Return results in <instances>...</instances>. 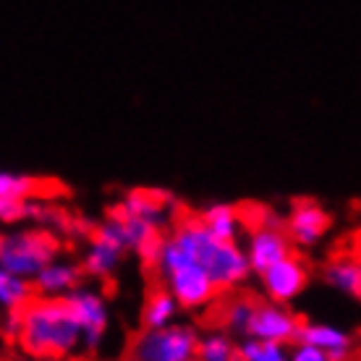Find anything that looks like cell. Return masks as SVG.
I'll return each mask as SVG.
<instances>
[{
  "label": "cell",
  "mask_w": 361,
  "mask_h": 361,
  "mask_svg": "<svg viewBox=\"0 0 361 361\" xmlns=\"http://www.w3.org/2000/svg\"><path fill=\"white\" fill-rule=\"evenodd\" d=\"M79 275H82V270L73 262L53 259V262H47L45 267L32 278V286H35V290L39 296L63 298L68 290H73L79 286Z\"/></svg>",
  "instance_id": "cell-13"
},
{
  "label": "cell",
  "mask_w": 361,
  "mask_h": 361,
  "mask_svg": "<svg viewBox=\"0 0 361 361\" xmlns=\"http://www.w3.org/2000/svg\"><path fill=\"white\" fill-rule=\"evenodd\" d=\"M288 361H330L325 351H319L317 345H309V343H298L293 351L288 353Z\"/></svg>",
  "instance_id": "cell-24"
},
{
  "label": "cell",
  "mask_w": 361,
  "mask_h": 361,
  "mask_svg": "<svg viewBox=\"0 0 361 361\" xmlns=\"http://www.w3.org/2000/svg\"><path fill=\"white\" fill-rule=\"evenodd\" d=\"M55 254H58V241L47 231H16L3 235L0 267L32 280L47 262H53Z\"/></svg>",
  "instance_id": "cell-4"
},
{
  "label": "cell",
  "mask_w": 361,
  "mask_h": 361,
  "mask_svg": "<svg viewBox=\"0 0 361 361\" xmlns=\"http://www.w3.org/2000/svg\"><path fill=\"white\" fill-rule=\"evenodd\" d=\"M325 280L333 286L335 290L341 293H348V296H359L361 290V267L353 257H335L333 262L327 264Z\"/></svg>",
  "instance_id": "cell-17"
},
{
  "label": "cell",
  "mask_w": 361,
  "mask_h": 361,
  "mask_svg": "<svg viewBox=\"0 0 361 361\" xmlns=\"http://www.w3.org/2000/svg\"><path fill=\"white\" fill-rule=\"evenodd\" d=\"M121 257H123V249L116 241H110L108 235L94 231L90 246H87V254H84V270L94 278H108L121 264Z\"/></svg>",
  "instance_id": "cell-14"
},
{
  "label": "cell",
  "mask_w": 361,
  "mask_h": 361,
  "mask_svg": "<svg viewBox=\"0 0 361 361\" xmlns=\"http://www.w3.org/2000/svg\"><path fill=\"white\" fill-rule=\"evenodd\" d=\"M252 309H254L252 298H235V301H231V304L226 307V312H223V319H226L228 330H233V333H246Z\"/></svg>",
  "instance_id": "cell-22"
},
{
  "label": "cell",
  "mask_w": 361,
  "mask_h": 361,
  "mask_svg": "<svg viewBox=\"0 0 361 361\" xmlns=\"http://www.w3.org/2000/svg\"><path fill=\"white\" fill-rule=\"evenodd\" d=\"M194 361H241L238 359V345L223 333H209L197 341Z\"/></svg>",
  "instance_id": "cell-19"
},
{
  "label": "cell",
  "mask_w": 361,
  "mask_h": 361,
  "mask_svg": "<svg viewBox=\"0 0 361 361\" xmlns=\"http://www.w3.org/2000/svg\"><path fill=\"white\" fill-rule=\"evenodd\" d=\"M298 343L317 345L319 351H325L330 361H348L353 351V338L341 327L327 325V322H312V325H298L296 333Z\"/></svg>",
  "instance_id": "cell-12"
},
{
  "label": "cell",
  "mask_w": 361,
  "mask_h": 361,
  "mask_svg": "<svg viewBox=\"0 0 361 361\" xmlns=\"http://www.w3.org/2000/svg\"><path fill=\"white\" fill-rule=\"evenodd\" d=\"M286 231H288L290 241H296L298 246H314L330 231V215L325 207H319L312 199L298 202L296 207L290 209Z\"/></svg>",
  "instance_id": "cell-11"
},
{
  "label": "cell",
  "mask_w": 361,
  "mask_h": 361,
  "mask_svg": "<svg viewBox=\"0 0 361 361\" xmlns=\"http://www.w3.org/2000/svg\"><path fill=\"white\" fill-rule=\"evenodd\" d=\"M246 262L249 270L262 272L270 264H275L278 259L288 257L290 252V238L288 233L278 226H254L249 244H246Z\"/></svg>",
  "instance_id": "cell-9"
},
{
  "label": "cell",
  "mask_w": 361,
  "mask_h": 361,
  "mask_svg": "<svg viewBox=\"0 0 361 361\" xmlns=\"http://www.w3.org/2000/svg\"><path fill=\"white\" fill-rule=\"evenodd\" d=\"M32 215V202L29 199H0V223H18Z\"/></svg>",
  "instance_id": "cell-23"
},
{
  "label": "cell",
  "mask_w": 361,
  "mask_h": 361,
  "mask_svg": "<svg viewBox=\"0 0 361 361\" xmlns=\"http://www.w3.org/2000/svg\"><path fill=\"white\" fill-rule=\"evenodd\" d=\"M178 226L186 233L194 262L207 272L217 290H231L249 278L252 270L246 262V254L235 241L217 238L215 233H209L199 217H183Z\"/></svg>",
  "instance_id": "cell-2"
},
{
  "label": "cell",
  "mask_w": 361,
  "mask_h": 361,
  "mask_svg": "<svg viewBox=\"0 0 361 361\" xmlns=\"http://www.w3.org/2000/svg\"><path fill=\"white\" fill-rule=\"evenodd\" d=\"M199 220L209 233H215L217 238H228V241H235V235L241 231V212L231 204H212L199 215Z\"/></svg>",
  "instance_id": "cell-16"
},
{
  "label": "cell",
  "mask_w": 361,
  "mask_h": 361,
  "mask_svg": "<svg viewBox=\"0 0 361 361\" xmlns=\"http://www.w3.org/2000/svg\"><path fill=\"white\" fill-rule=\"evenodd\" d=\"M199 335L189 325L145 327L131 343V361H194Z\"/></svg>",
  "instance_id": "cell-3"
},
{
  "label": "cell",
  "mask_w": 361,
  "mask_h": 361,
  "mask_svg": "<svg viewBox=\"0 0 361 361\" xmlns=\"http://www.w3.org/2000/svg\"><path fill=\"white\" fill-rule=\"evenodd\" d=\"M35 296V286L29 278H21L16 272H8L0 267V309L16 312Z\"/></svg>",
  "instance_id": "cell-18"
},
{
  "label": "cell",
  "mask_w": 361,
  "mask_h": 361,
  "mask_svg": "<svg viewBox=\"0 0 361 361\" xmlns=\"http://www.w3.org/2000/svg\"><path fill=\"white\" fill-rule=\"evenodd\" d=\"M0 246H3V233H0Z\"/></svg>",
  "instance_id": "cell-26"
},
{
  "label": "cell",
  "mask_w": 361,
  "mask_h": 361,
  "mask_svg": "<svg viewBox=\"0 0 361 361\" xmlns=\"http://www.w3.org/2000/svg\"><path fill=\"white\" fill-rule=\"evenodd\" d=\"M18 345L37 361H66L82 348V330L66 298H29L18 309Z\"/></svg>",
  "instance_id": "cell-1"
},
{
  "label": "cell",
  "mask_w": 361,
  "mask_h": 361,
  "mask_svg": "<svg viewBox=\"0 0 361 361\" xmlns=\"http://www.w3.org/2000/svg\"><path fill=\"white\" fill-rule=\"evenodd\" d=\"M296 317L290 314L286 307H280L275 301L270 304H254L249 325H246V335H252L257 341H272V343H290L296 341L298 333Z\"/></svg>",
  "instance_id": "cell-8"
},
{
  "label": "cell",
  "mask_w": 361,
  "mask_h": 361,
  "mask_svg": "<svg viewBox=\"0 0 361 361\" xmlns=\"http://www.w3.org/2000/svg\"><path fill=\"white\" fill-rule=\"evenodd\" d=\"M165 286L171 290L176 301H178L183 309H202L207 307L209 301L220 293L215 288V283L209 280V275L197 262L180 264L176 270L165 272L163 275Z\"/></svg>",
  "instance_id": "cell-6"
},
{
  "label": "cell",
  "mask_w": 361,
  "mask_h": 361,
  "mask_svg": "<svg viewBox=\"0 0 361 361\" xmlns=\"http://www.w3.org/2000/svg\"><path fill=\"white\" fill-rule=\"evenodd\" d=\"M39 191V180L24 173L0 171V199H32Z\"/></svg>",
  "instance_id": "cell-20"
},
{
  "label": "cell",
  "mask_w": 361,
  "mask_h": 361,
  "mask_svg": "<svg viewBox=\"0 0 361 361\" xmlns=\"http://www.w3.org/2000/svg\"><path fill=\"white\" fill-rule=\"evenodd\" d=\"M66 304L71 309L76 325L82 330V348L87 351H97L102 338L108 333V301L102 293L92 288H76L66 293Z\"/></svg>",
  "instance_id": "cell-5"
},
{
  "label": "cell",
  "mask_w": 361,
  "mask_h": 361,
  "mask_svg": "<svg viewBox=\"0 0 361 361\" xmlns=\"http://www.w3.org/2000/svg\"><path fill=\"white\" fill-rule=\"evenodd\" d=\"M180 312V304L176 301L168 288H157L149 293L145 309H142V322L145 327H165L176 322V317Z\"/></svg>",
  "instance_id": "cell-15"
},
{
  "label": "cell",
  "mask_w": 361,
  "mask_h": 361,
  "mask_svg": "<svg viewBox=\"0 0 361 361\" xmlns=\"http://www.w3.org/2000/svg\"><path fill=\"white\" fill-rule=\"evenodd\" d=\"M176 209H178V204H176V199H173L171 194H165V191L136 189V191H128L126 197H123L118 212H123V215H128V217H136V220H145V223H149L152 228L160 231V228L173 217Z\"/></svg>",
  "instance_id": "cell-10"
},
{
  "label": "cell",
  "mask_w": 361,
  "mask_h": 361,
  "mask_svg": "<svg viewBox=\"0 0 361 361\" xmlns=\"http://www.w3.org/2000/svg\"><path fill=\"white\" fill-rule=\"evenodd\" d=\"M262 275L264 293L270 296V301L275 304H288L296 296H301V290L307 288L309 283V270L307 264L301 262L298 257L288 254L278 259L275 264H270L267 270L259 272Z\"/></svg>",
  "instance_id": "cell-7"
},
{
  "label": "cell",
  "mask_w": 361,
  "mask_h": 361,
  "mask_svg": "<svg viewBox=\"0 0 361 361\" xmlns=\"http://www.w3.org/2000/svg\"><path fill=\"white\" fill-rule=\"evenodd\" d=\"M16 333H18V309L16 312H8L6 322H3V335H8V338L16 341Z\"/></svg>",
  "instance_id": "cell-25"
},
{
  "label": "cell",
  "mask_w": 361,
  "mask_h": 361,
  "mask_svg": "<svg viewBox=\"0 0 361 361\" xmlns=\"http://www.w3.org/2000/svg\"><path fill=\"white\" fill-rule=\"evenodd\" d=\"M238 359L241 361H288V351L283 348V343L249 338L244 345H238Z\"/></svg>",
  "instance_id": "cell-21"
}]
</instances>
